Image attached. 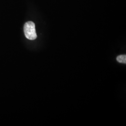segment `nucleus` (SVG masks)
I'll list each match as a JSON object with an SVG mask.
<instances>
[{"label":"nucleus","mask_w":126,"mask_h":126,"mask_svg":"<svg viewBox=\"0 0 126 126\" xmlns=\"http://www.w3.org/2000/svg\"><path fill=\"white\" fill-rule=\"evenodd\" d=\"M24 32L26 37L29 40H33L37 37L35 24L32 21H29L25 23Z\"/></svg>","instance_id":"f257e3e1"},{"label":"nucleus","mask_w":126,"mask_h":126,"mask_svg":"<svg viewBox=\"0 0 126 126\" xmlns=\"http://www.w3.org/2000/svg\"><path fill=\"white\" fill-rule=\"evenodd\" d=\"M117 61L119 63H126V55H121L118 56L116 58Z\"/></svg>","instance_id":"f03ea898"}]
</instances>
